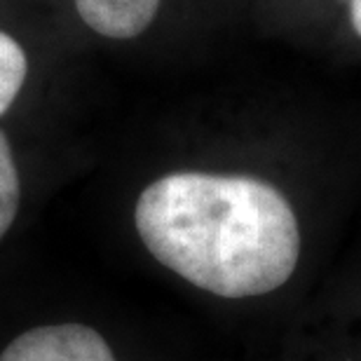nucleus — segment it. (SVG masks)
Returning <instances> with one entry per match:
<instances>
[{
    "mask_svg": "<svg viewBox=\"0 0 361 361\" xmlns=\"http://www.w3.org/2000/svg\"><path fill=\"white\" fill-rule=\"evenodd\" d=\"M75 10L94 33L129 40L153 24L160 0H75Z\"/></svg>",
    "mask_w": 361,
    "mask_h": 361,
    "instance_id": "nucleus-3",
    "label": "nucleus"
},
{
    "mask_svg": "<svg viewBox=\"0 0 361 361\" xmlns=\"http://www.w3.org/2000/svg\"><path fill=\"white\" fill-rule=\"evenodd\" d=\"M19 200H21L19 169L17 162H14L10 141H7L5 132L0 129V240L7 235V230L12 228L14 219H17Z\"/></svg>",
    "mask_w": 361,
    "mask_h": 361,
    "instance_id": "nucleus-5",
    "label": "nucleus"
},
{
    "mask_svg": "<svg viewBox=\"0 0 361 361\" xmlns=\"http://www.w3.org/2000/svg\"><path fill=\"white\" fill-rule=\"evenodd\" d=\"M134 226L157 263L228 300L274 293L300 263L302 237L291 202L256 176L167 174L143 188Z\"/></svg>",
    "mask_w": 361,
    "mask_h": 361,
    "instance_id": "nucleus-1",
    "label": "nucleus"
},
{
    "mask_svg": "<svg viewBox=\"0 0 361 361\" xmlns=\"http://www.w3.org/2000/svg\"><path fill=\"white\" fill-rule=\"evenodd\" d=\"M350 21L361 38V0H350Z\"/></svg>",
    "mask_w": 361,
    "mask_h": 361,
    "instance_id": "nucleus-6",
    "label": "nucleus"
},
{
    "mask_svg": "<svg viewBox=\"0 0 361 361\" xmlns=\"http://www.w3.org/2000/svg\"><path fill=\"white\" fill-rule=\"evenodd\" d=\"M0 361H118L111 345L87 324L66 322L28 329L0 355Z\"/></svg>",
    "mask_w": 361,
    "mask_h": 361,
    "instance_id": "nucleus-2",
    "label": "nucleus"
},
{
    "mask_svg": "<svg viewBox=\"0 0 361 361\" xmlns=\"http://www.w3.org/2000/svg\"><path fill=\"white\" fill-rule=\"evenodd\" d=\"M28 73L26 52L12 35L0 31V115L14 104Z\"/></svg>",
    "mask_w": 361,
    "mask_h": 361,
    "instance_id": "nucleus-4",
    "label": "nucleus"
}]
</instances>
